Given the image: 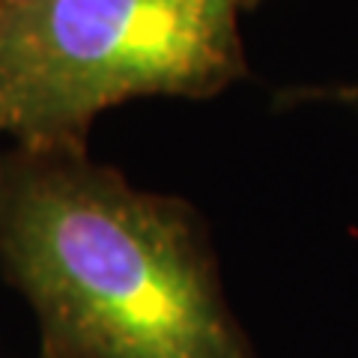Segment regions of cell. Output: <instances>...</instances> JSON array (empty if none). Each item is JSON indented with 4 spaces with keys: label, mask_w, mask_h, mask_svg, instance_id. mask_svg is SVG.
Instances as JSON below:
<instances>
[{
    "label": "cell",
    "mask_w": 358,
    "mask_h": 358,
    "mask_svg": "<svg viewBox=\"0 0 358 358\" xmlns=\"http://www.w3.org/2000/svg\"><path fill=\"white\" fill-rule=\"evenodd\" d=\"M0 251L42 326V358H257L194 212L81 162L15 173Z\"/></svg>",
    "instance_id": "cell-1"
},
{
    "label": "cell",
    "mask_w": 358,
    "mask_h": 358,
    "mask_svg": "<svg viewBox=\"0 0 358 358\" xmlns=\"http://www.w3.org/2000/svg\"><path fill=\"white\" fill-rule=\"evenodd\" d=\"M242 0H30L0 13V131L66 150L141 96H212L245 75Z\"/></svg>",
    "instance_id": "cell-2"
},
{
    "label": "cell",
    "mask_w": 358,
    "mask_h": 358,
    "mask_svg": "<svg viewBox=\"0 0 358 358\" xmlns=\"http://www.w3.org/2000/svg\"><path fill=\"white\" fill-rule=\"evenodd\" d=\"M296 99L308 102V99H322V102H334V105H346L358 110V84H346V87H334V90H301Z\"/></svg>",
    "instance_id": "cell-3"
},
{
    "label": "cell",
    "mask_w": 358,
    "mask_h": 358,
    "mask_svg": "<svg viewBox=\"0 0 358 358\" xmlns=\"http://www.w3.org/2000/svg\"><path fill=\"white\" fill-rule=\"evenodd\" d=\"M21 3H30V0H0V13H3V9H13V6H21Z\"/></svg>",
    "instance_id": "cell-4"
},
{
    "label": "cell",
    "mask_w": 358,
    "mask_h": 358,
    "mask_svg": "<svg viewBox=\"0 0 358 358\" xmlns=\"http://www.w3.org/2000/svg\"><path fill=\"white\" fill-rule=\"evenodd\" d=\"M242 3H251V0H242Z\"/></svg>",
    "instance_id": "cell-5"
}]
</instances>
